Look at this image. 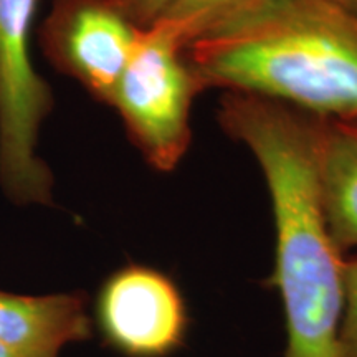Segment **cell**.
Returning <instances> with one entry per match:
<instances>
[{
    "label": "cell",
    "mask_w": 357,
    "mask_h": 357,
    "mask_svg": "<svg viewBox=\"0 0 357 357\" xmlns=\"http://www.w3.org/2000/svg\"><path fill=\"white\" fill-rule=\"evenodd\" d=\"M218 119L258 160L270 190L276 230L273 284L287 316V357H339L346 261L323 208L318 118L270 98L229 91Z\"/></svg>",
    "instance_id": "1"
},
{
    "label": "cell",
    "mask_w": 357,
    "mask_h": 357,
    "mask_svg": "<svg viewBox=\"0 0 357 357\" xmlns=\"http://www.w3.org/2000/svg\"><path fill=\"white\" fill-rule=\"evenodd\" d=\"M185 55L204 89L357 123V10L341 0H252Z\"/></svg>",
    "instance_id": "2"
},
{
    "label": "cell",
    "mask_w": 357,
    "mask_h": 357,
    "mask_svg": "<svg viewBox=\"0 0 357 357\" xmlns=\"http://www.w3.org/2000/svg\"><path fill=\"white\" fill-rule=\"evenodd\" d=\"M37 3L0 0V189L22 207L52 205L55 185L38 151L53 93L30 55Z\"/></svg>",
    "instance_id": "3"
},
{
    "label": "cell",
    "mask_w": 357,
    "mask_h": 357,
    "mask_svg": "<svg viewBox=\"0 0 357 357\" xmlns=\"http://www.w3.org/2000/svg\"><path fill=\"white\" fill-rule=\"evenodd\" d=\"M202 89L185 48L155 24L141 32L109 106L147 162L169 172L189 151L192 105Z\"/></svg>",
    "instance_id": "4"
},
{
    "label": "cell",
    "mask_w": 357,
    "mask_h": 357,
    "mask_svg": "<svg viewBox=\"0 0 357 357\" xmlns=\"http://www.w3.org/2000/svg\"><path fill=\"white\" fill-rule=\"evenodd\" d=\"M141 32L114 0H52L40 43L55 68L111 105Z\"/></svg>",
    "instance_id": "5"
},
{
    "label": "cell",
    "mask_w": 357,
    "mask_h": 357,
    "mask_svg": "<svg viewBox=\"0 0 357 357\" xmlns=\"http://www.w3.org/2000/svg\"><path fill=\"white\" fill-rule=\"evenodd\" d=\"M96 314L106 341L128 357L171 356L189 326L176 283L142 265L124 266L105 281Z\"/></svg>",
    "instance_id": "6"
},
{
    "label": "cell",
    "mask_w": 357,
    "mask_h": 357,
    "mask_svg": "<svg viewBox=\"0 0 357 357\" xmlns=\"http://www.w3.org/2000/svg\"><path fill=\"white\" fill-rule=\"evenodd\" d=\"M91 336L82 293L15 294L0 289V344L20 357H60Z\"/></svg>",
    "instance_id": "7"
},
{
    "label": "cell",
    "mask_w": 357,
    "mask_h": 357,
    "mask_svg": "<svg viewBox=\"0 0 357 357\" xmlns=\"http://www.w3.org/2000/svg\"><path fill=\"white\" fill-rule=\"evenodd\" d=\"M318 174L336 247H357V123L318 118Z\"/></svg>",
    "instance_id": "8"
},
{
    "label": "cell",
    "mask_w": 357,
    "mask_h": 357,
    "mask_svg": "<svg viewBox=\"0 0 357 357\" xmlns=\"http://www.w3.org/2000/svg\"><path fill=\"white\" fill-rule=\"evenodd\" d=\"M250 2L252 0H172L158 24L185 48Z\"/></svg>",
    "instance_id": "9"
},
{
    "label": "cell",
    "mask_w": 357,
    "mask_h": 357,
    "mask_svg": "<svg viewBox=\"0 0 357 357\" xmlns=\"http://www.w3.org/2000/svg\"><path fill=\"white\" fill-rule=\"evenodd\" d=\"M337 347L339 357H357V258L344 265V307Z\"/></svg>",
    "instance_id": "10"
},
{
    "label": "cell",
    "mask_w": 357,
    "mask_h": 357,
    "mask_svg": "<svg viewBox=\"0 0 357 357\" xmlns=\"http://www.w3.org/2000/svg\"><path fill=\"white\" fill-rule=\"evenodd\" d=\"M131 22L146 30L158 24L166 13L172 0H114Z\"/></svg>",
    "instance_id": "11"
},
{
    "label": "cell",
    "mask_w": 357,
    "mask_h": 357,
    "mask_svg": "<svg viewBox=\"0 0 357 357\" xmlns=\"http://www.w3.org/2000/svg\"><path fill=\"white\" fill-rule=\"evenodd\" d=\"M0 357H20V356L15 354V352H12L10 349H7L6 346L0 344Z\"/></svg>",
    "instance_id": "12"
},
{
    "label": "cell",
    "mask_w": 357,
    "mask_h": 357,
    "mask_svg": "<svg viewBox=\"0 0 357 357\" xmlns=\"http://www.w3.org/2000/svg\"><path fill=\"white\" fill-rule=\"evenodd\" d=\"M342 3H346L347 7L354 8V10H357V0H341Z\"/></svg>",
    "instance_id": "13"
}]
</instances>
